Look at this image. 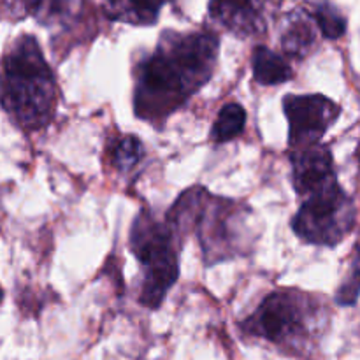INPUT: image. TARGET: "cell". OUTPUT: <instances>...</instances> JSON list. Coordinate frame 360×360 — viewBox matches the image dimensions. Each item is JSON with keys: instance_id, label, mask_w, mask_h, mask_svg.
I'll return each instance as SVG.
<instances>
[{"instance_id": "277c9868", "label": "cell", "mask_w": 360, "mask_h": 360, "mask_svg": "<svg viewBox=\"0 0 360 360\" xmlns=\"http://www.w3.org/2000/svg\"><path fill=\"white\" fill-rule=\"evenodd\" d=\"M326 299L295 288L267 295L241 323L246 336L259 338L288 355H304L319 343L329 326Z\"/></svg>"}, {"instance_id": "4fadbf2b", "label": "cell", "mask_w": 360, "mask_h": 360, "mask_svg": "<svg viewBox=\"0 0 360 360\" xmlns=\"http://www.w3.org/2000/svg\"><path fill=\"white\" fill-rule=\"evenodd\" d=\"M246 125V111L241 104H225L218 112L217 120H214L213 130H211V139L217 144L229 143V141L236 139L245 132Z\"/></svg>"}, {"instance_id": "5bb4252c", "label": "cell", "mask_w": 360, "mask_h": 360, "mask_svg": "<svg viewBox=\"0 0 360 360\" xmlns=\"http://www.w3.org/2000/svg\"><path fill=\"white\" fill-rule=\"evenodd\" d=\"M144 155L143 143L136 136H123L112 141L111 164L118 172H129L136 167Z\"/></svg>"}, {"instance_id": "3957f363", "label": "cell", "mask_w": 360, "mask_h": 360, "mask_svg": "<svg viewBox=\"0 0 360 360\" xmlns=\"http://www.w3.org/2000/svg\"><path fill=\"white\" fill-rule=\"evenodd\" d=\"M58 105V86L34 35H21L4 55L2 108L25 132L49 125Z\"/></svg>"}, {"instance_id": "9a60e30c", "label": "cell", "mask_w": 360, "mask_h": 360, "mask_svg": "<svg viewBox=\"0 0 360 360\" xmlns=\"http://www.w3.org/2000/svg\"><path fill=\"white\" fill-rule=\"evenodd\" d=\"M308 14L311 16L313 23L319 27V30L322 32V35L326 39H340L347 32V20L330 4H316V6L311 7V11Z\"/></svg>"}, {"instance_id": "8992f818", "label": "cell", "mask_w": 360, "mask_h": 360, "mask_svg": "<svg viewBox=\"0 0 360 360\" xmlns=\"http://www.w3.org/2000/svg\"><path fill=\"white\" fill-rule=\"evenodd\" d=\"M355 210L340 183L334 181L306 197L292 218V231L315 246H336L352 231Z\"/></svg>"}, {"instance_id": "e0dca14e", "label": "cell", "mask_w": 360, "mask_h": 360, "mask_svg": "<svg viewBox=\"0 0 360 360\" xmlns=\"http://www.w3.org/2000/svg\"><path fill=\"white\" fill-rule=\"evenodd\" d=\"M360 292V266L354 269V273H350V276L347 278L343 285H341L340 292H338V302L340 304H354L359 297Z\"/></svg>"}, {"instance_id": "30bf717a", "label": "cell", "mask_w": 360, "mask_h": 360, "mask_svg": "<svg viewBox=\"0 0 360 360\" xmlns=\"http://www.w3.org/2000/svg\"><path fill=\"white\" fill-rule=\"evenodd\" d=\"M169 0H104V14L111 21L148 27L157 23L162 7Z\"/></svg>"}, {"instance_id": "7c38bea8", "label": "cell", "mask_w": 360, "mask_h": 360, "mask_svg": "<svg viewBox=\"0 0 360 360\" xmlns=\"http://www.w3.org/2000/svg\"><path fill=\"white\" fill-rule=\"evenodd\" d=\"M253 79L259 84L274 86V84L287 83L294 77L290 63L278 53L271 51L266 46H257L252 55Z\"/></svg>"}, {"instance_id": "ba28073f", "label": "cell", "mask_w": 360, "mask_h": 360, "mask_svg": "<svg viewBox=\"0 0 360 360\" xmlns=\"http://www.w3.org/2000/svg\"><path fill=\"white\" fill-rule=\"evenodd\" d=\"M290 164L294 190L302 197L311 195L323 186L338 181L333 153L329 146L322 143L292 150Z\"/></svg>"}, {"instance_id": "8fae6325", "label": "cell", "mask_w": 360, "mask_h": 360, "mask_svg": "<svg viewBox=\"0 0 360 360\" xmlns=\"http://www.w3.org/2000/svg\"><path fill=\"white\" fill-rule=\"evenodd\" d=\"M311 21L313 20L309 14L308 18L299 13L292 14L280 39L281 49H283L285 55L290 56V58L302 60L315 49L316 34Z\"/></svg>"}, {"instance_id": "2e32d148", "label": "cell", "mask_w": 360, "mask_h": 360, "mask_svg": "<svg viewBox=\"0 0 360 360\" xmlns=\"http://www.w3.org/2000/svg\"><path fill=\"white\" fill-rule=\"evenodd\" d=\"M4 4V14L9 20L18 21L23 20L28 14L37 13L41 7L42 0H2Z\"/></svg>"}, {"instance_id": "7a4b0ae2", "label": "cell", "mask_w": 360, "mask_h": 360, "mask_svg": "<svg viewBox=\"0 0 360 360\" xmlns=\"http://www.w3.org/2000/svg\"><path fill=\"white\" fill-rule=\"evenodd\" d=\"M250 207L236 200L214 197L202 186H193L179 195L165 220L179 238L197 232L206 266L234 259L252 246Z\"/></svg>"}, {"instance_id": "5b68a950", "label": "cell", "mask_w": 360, "mask_h": 360, "mask_svg": "<svg viewBox=\"0 0 360 360\" xmlns=\"http://www.w3.org/2000/svg\"><path fill=\"white\" fill-rule=\"evenodd\" d=\"M183 239L167 220H158L150 211H141L130 229L129 245L141 264V302L158 309L179 276V248Z\"/></svg>"}, {"instance_id": "6da1fadb", "label": "cell", "mask_w": 360, "mask_h": 360, "mask_svg": "<svg viewBox=\"0 0 360 360\" xmlns=\"http://www.w3.org/2000/svg\"><path fill=\"white\" fill-rule=\"evenodd\" d=\"M220 39L214 32H164L151 55L136 67L134 111L162 125L213 77Z\"/></svg>"}, {"instance_id": "9c48e42d", "label": "cell", "mask_w": 360, "mask_h": 360, "mask_svg": "<svg viewBox=\"0 0 360 360\" xmlns=\"http://www.w3.org/2000/svg\"><path fill=\"white\" fill-rule=\"evenodd\" d=\"M267 0H211L210 16L239 37H252L266 30Z\"/></svg>"}, {"instance_id": "52a82bcc", "label": "cell", "mask_w": 360, "mask_h": 360, "mask_svg": "<svg viewBox=\"0 0 360 360\" xmlns=\"http://www.w3.org/2000/svg\"><path fill=\"white\" fill-rule=\"evenodd\" d=\"M283 111L288 120L290 150L319 144L340 116V105L326 95H287Z\"/></svg>"}]
</instances>
